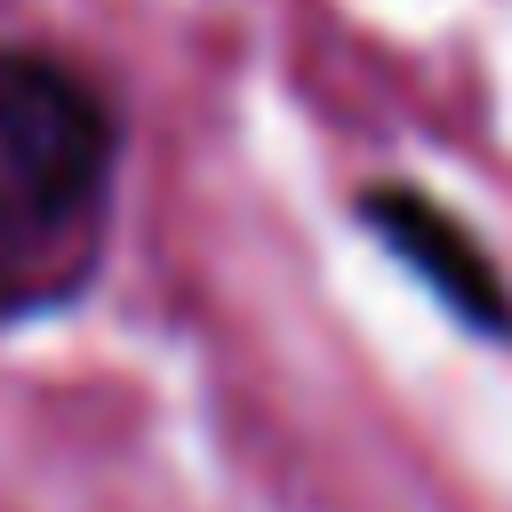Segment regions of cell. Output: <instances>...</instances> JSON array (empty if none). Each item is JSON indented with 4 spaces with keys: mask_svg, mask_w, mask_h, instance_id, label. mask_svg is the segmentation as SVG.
Listing matches in <instances>:
<instances>
[{
    "mask_svg": "<svg viewBox=\"0 0 512 512\" xmlns=\"http://www.w3.org/2000/svg\"><path fill=\"white\" fill-rule=\"evenodd\" d=\"M104 96L32 48H0V320L72 296L112 208Z\"/></svg>",
    "mask_w": 512,
    "mask_h": 512,
    "instance_id": "1",
    "label": "cell"
},
{
    "mask_svg": "<svg viewBox=\"0 0 512 512\" xmlns=\"http://www.w3.org/2000/svg\"><path fill=\"white\" fill-rule=\"evenodd\" d=\"M360 208H368L376 240L432 280L440 304H456V312H464L472 328H488V336H512V296H504L496 264L480 256V240H472L448 208H432V200H416V192H400V184H392V192H368Z\"/></svg>",
    "mask_w": 512,
    "mask_h": 512,
    "instance_id": "2",
    "label": "cell"
}]
</instances>
